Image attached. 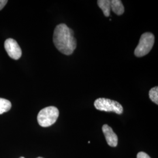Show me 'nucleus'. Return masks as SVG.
Wrapping results in <instances>:
<instances>
[{
  "mask_svg": "<svg viewBox=\"0 0 158 158\" xmlns=\"http://www.w3.org/2000/svg\"><path fill=\"white\" fill-rule=\"evenodd\" d=\"M53 41L57 49L65 55H70L77 46L73 31L64 23L57 25L55 29Z\"/></svg>",
  "mask_w": 158,
  "mask_h": 158,
  "instance_id": "obj_1",
  "label": "nucleus"
},
{
  "mask_svg": "<svg viewBox=\"0 0 158 158\" xmlns=\"http://www.w3.org/2000/svg\"><path fill=\"white\" fill-rule=\"evenodd\" d=\"M59 115V110L54 106L44 108L38 113L37 119L42 127H48L54 124Z\"/></svg>",
  "mask_w": 158,
  "mask_h": 158,
  "instance_id": "obj_2",
  "label": "nucleus"
},
{
  "mask_svg": "<svg viewBox=\"0 0 158 158\" xmlns=\"http://www.w3.org/2000/svg\"><path fill=\"white\" fill-rule=\"evenodd\" d=\"M155 42V36L151 32L142 34L134 51L136 56L140 57L147 55L151 51Z\"/></svg>",
  "mask_w": 158,
  "mask_h": 158,
  "instance_id": "obj_3",
  "label": "nucleus"
},
{
  "mask_svg": "<svg viewBox=\"0 0 158 158\" xmlns=\"http://www.w3.org/2000/svg\"><path fill=\"white\" fill-rule=\"evenodd\" d=\"M94 105L96 109L100 111L114 112L118 114L123 113V107L121 104L108 98H99L95 100Z\"/></svg>",
  "mask_w": 158,
  "mask_h": 158,
  "instance_id": "obj_4",
  "label": "nucleus"
},
{
  "mask_svg": "<svg viewBox=\"0 0 158 158\" xmlns=\"http://www.w3.org/2000/svg\"><path fill=\"white\" fill-rule=\"evenodd\" d=\"M4 48L8 56L14 60L19 59L22 56V51L15 40L7 39L4 42Z\"/></svg>",
  "mask_w": 158,
  "mask_h": 158,
  "instance_id": "obj_5",
  "label": "nucleus"
},
{
  "mask_svg": "<svg viewBox=\"0 0 158 158\" xmlns=\"http://www.w3.org/2000/svg\"><path fill=\"white\" fill-rule=\"evenodd\" d=\"M102 130L108 145L110 147H117L118 144V136L113 131V129L109 125L104 124L102 127Z\"/></svg>",
  "mask_w": 158,
  "mask_h": 158,
  "instance_id": "obj_6",
  "label": "nucleus"
},
{
  "mask_svg": "<svg viewBox=\"0 0 158 158\" xmlns=\"http://www.w3.org/2000/svg\"><path fill=\"white\" fill-rule=\"evenodd\" d=\"M111 10L118 15H123L124 12V6L122 1L120 0L111 1Z\"/></svg>",
  "mask_w": 158,
  "mask_h": 158,
  "instance_id": "obj_7",
  "label": "nucleus"
},
{
  "mask_svg": "<svg viewBox=\"0 0 158 158\" xmlns=\"http://www.w3.org/2000/svg\"><path fill=\"white\" fill-rule=\"evenodd\" d=\"M98 6L103 12L104 15L108 17L110 15L111 11V1L110 0H98L97 1Z\"/></svg>",
  "mask_w": 158,
  "mask_h": 158,
  "instance_id": "obj_8",
  "label": "nucleus"
},
{
  "mask_svg": "<svg viewBox=\"0 0 158 158\" xmlns=\"http://www.w3.org/2000/svg\"><path fill=\"white\" fill-rule=\"evenodd\" d=\"M11 108V102L8 100L0 98V115L10 111Z\"/></svg>",
  "mask_w": 158,
  "mask_h": 158,
  "instance_id": "obj_9",
  "label": "nucleus"
},
{
  "mask_svg": "<svg viewBox=\"0 0 158 158\" xmlns=\"http://www.w3.org/2000/svg\"><path fill=\"white\" fill-rule=\"evenodd\" d=\"M149 98L155 104H158V87L157 86L153 87L149 92Z\"/></svg>",
  "mask_w": 158,
  "mask_h": 158,
  "instance_id": "obj_10",
  "label": "nucleus"
},
{
  "mask_svg": "<svg viewBox=\"0 0 158 158\" xmlns=\"http://www.w3.org/2000/svg\"><path fill=\"white\" fill-rule=\"evenodd\" d=\"M136 158H151V157L146 153L140 152L137 154Z\"/></svg>",
  "mask_w": 158,
  "mask_h": 158,
  "instance_id": "obj_11",
  "label": "nucleus"
},
{
  "mask_svg": "<svg viewBox=\"0 0 158 158\" xmlns=\"http://www.w3.org/2000/svg\"><path fill=\"white\" fill-rule=\"evenodd\" d=\"M7 2V0H0V11L5 6Z\"/></svg>",
  "mask_w": 158,
  "mask_h": 158,
  "instance_id": "obj_12",
  "label": "nucleus"
},
{
  "mask_svg": "<svg viewBox=\"0 0 158 158\" xmlns=\"http://www.w3.org/2000/svg\"><path fill=\"white\" fill-rule=\"evenodd\" d=\"M42 158V157H38V158Z\"/></svg>",
  "mask_w": 158,
  "mask_h": 158,
  "instance_id": "obj_13",
  "label": "nucleus"
},
{
  "mask_svg": "<svg viewBox=\"0 0 158 158\" xmlns=\"http://www.w3.org/2000/svg\"><path fill=\"white\" fill-rule=\"evenodd\" d=\"M23 158V157H21V158Z\"/></svg>",
  "mask_w": 158,
  "mask_h": 158,
  "instance_id": "obj_14",
  "label": "nucleus"
}]
</instances>
